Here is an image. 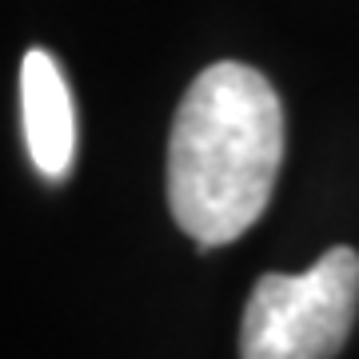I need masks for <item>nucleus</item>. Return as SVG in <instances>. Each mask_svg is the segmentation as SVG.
Masks as SVG:
<instances>
[{
	"mask_svg": "<svg viewBox=\"0 0 359 359\" xmlns=\"http://www.w3.org/2000/svg\"><path fill=\"white\" fill-rule=\"evenodd\" d=\"M359 311V252L332 248L308 271L259 276L240 323V359H332Z\"/></svg>",
	"mask_w": 359,
	"mask_h": 359,
	"instance_id": "obj_2",
	"label": "nucleus"
},
{
	"mask_svg": "<svg viewBox=\"0 0 359 359\" xmlns=\"http://www.w3.org/2000/svg\"><path fill=\"white\" fill-rule=\"evenodd\" d=\"M20 120L28 160L48 184H60L76 160V112L65 72L48 48H28L20 65Z\"/></svg>",
	"mask_w": 359,
	"mask_h": 359,
	"instance_id": "obj_3",
	"label": "nucleus"
},
{
	"mask_svg": "<svg viewBox=\"0 0 359 359\" xmlns=\"http://www.w3.org/2000/svg\"><path fill=\"white\" fill-rule=\"evenodd\" d=\"M283 108L264 72L236 60L188 84L168 136V208L200 252L240 240L271 200Z\"/></svg>",
	"mask_w": 359,
	"mask_h": 359,
	"instance_id": "obj_1",
	"label": "nucleus"
}]
</instances>
